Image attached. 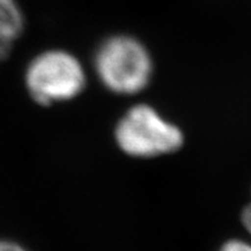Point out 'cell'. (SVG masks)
<instances>
[{
	"label": "cell",
	"instance_id": "1",
	"mask_svg": "<svg viewBox=\"0 0 251 251\" xmlns=\"http://www.w3.org/2000/svg\"><path fill=\"white\" fill-rule=\"evenodd\" d=\"M94 69L105 88L117 95H135L151 82L153 60L140 39L131 35H112L100 42Z\"/></svg>",
	"mask_w": 251,
	"mask_h": 251
},
{
	"label": "cell",
	"instance_id": "3",
	"mask_svg": "<svg viewBox=\"0 0 251 251\" xmlns=\"http://www.w3.org/2000/svg\"><path fill=\"white\" fill-rule=\"evenodd\" d=\"M24 81L31 98L46 106L78 97L87 85V74L74 54L52 49L29 62Z\"/></svg>",
	"mask_w": 251,
	"mask_h": 251
},
{
	"label": "cell",
	"instance_id": "2",
	"mask_svg": "<svg viewBox=\"0 0 251 251\" xmlns=\"http://www.w3.org/2000/svg\"><path fill=\"white\" fill-rule=\"evenodd\" d=\"M120 150L135 158H155L179 151L184 134L151 105L138 103L130 108L116 126Z\"/></svg>",
	"mask_w": 251,
	"mask_h": 251
},
{
	"label": "cell",
	"instance_id": "4",
	"mask_svg": "<svg viewBox=\"0 0 251 251\" xmlns=\"http://www.w3.org/2000/svg\"><path fill=\"white\" fill-rule=\"evenodd\" d=\"M24 29V14L17 0H0V36L11 42Z\"/></svg>",
	"mask_w": 251,
	"mask_h": 251
},
{
	"label": "cell",
	"instance_id": "8",
	"mask_svg": "<svg viewBox=\"0 0 251 251\" xmlns=\"http://www.w3.org/2000/svg\"><path fill=\"white\" fill-rule=\"evenodd\" d=\"M0 251H25L23 247H20L18 244L11 242H4L0 240Z\"/></svg>",
	"mask_w": 251,
	"mask_h": 251
},
{
	"label": "cell",
	"instance_id": "5",
	"mask_svg": "<svg viewBox=\"0 0 251 251\" xmlns=\"http://www.w3.org/2000/svg\"><path fill=\"white\" fill-rule=\"evenodd\" d=\"M216 251H251V242L244 239H229Z\"/></svg>",
	"mask_w": 251,
	"mask_h": 251
},
{
	"label": "cell",
	"instance_id": "7",
	"mask_svg": "<svg viewBox=\"0 0 251 251\" xmlns=\"http://www.w3.org/2000/svg\"><path fill=\"white\" fill-rule=\"evenodd\" d=\"M10 45H11V42L0 36V62H3L7 57L10 52Z\"/></svg>",
	"mask_w": 251,
	"mask_h": 251
},
{
	"label": "cell",
	"instance_id": "6",
	"mask_svg": "<svg viewBox=\"0 0 251 251\" xmlns=\"http://www.w3.org/2000/svg\"><path fill=\"white\" fill-rule=\"evenodd\" d=\"M240 221H242L243 227L246 229V232L251 236V202L243 208Z\"/></svg>",
	"mask_w": 251,
	"mask_h": 251
}]
</instances>
